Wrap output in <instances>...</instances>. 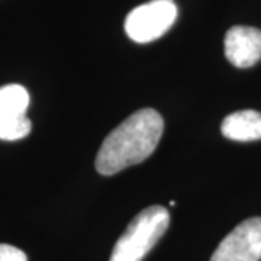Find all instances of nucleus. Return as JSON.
<instances>
[{
	"mask_svg": "<svg viewBox=\"0 0 261 261\" xmlns=\"http://www.w3.org/2000/svg\"><path fill=\"white\" fill-rule=\"evenodd\" d=\"M29 93L20 84L0 87V140H22L32 129L27 116Z\"/></svg>",
	"mask_w": 261,
	"mask_h": 261,
	"instance_id": "4",
	"label": "nucleus"
},
{
	"mask_svg": "<svg viewBox=\"0 0 261 261\" xmlns=\"http://www.w3.org/2000/svg\"><path fill=\"white\" fill-rule=\"evenodd\" d=\"M225 138L240 142L261 140V113L257 111H240L228 115L221 125Z\"/></svg>",
	"mask_w": 261,
	"mask_h": 261,
	"instance_id": "7",
	"label": "nucleus"
},
{
	"mask_svg": "<svg viewBox=\"0 0 261 261\" xmlns=\"http://www.w3.org/2000/svg\"><path fill=\"white\" fill-rule=\"evenodd\" d=\"M225 57L238 68H248L261 60V31L232 27L225 35Z\"/></svg>",
	"mask_w": 261,
	"mask_h": 261,
	"instance_id": "6",
	"label": "nucleus"
},
{
	"mask_svg": "<svg viewBox=\"0 0 261 261\" xmlns=\"http://www.w3.org/2000/svg\"><path fill=\"white\" fill-rule=\"evenodd\" d=\"M0 261H28L27 254L9 244H0Z\"/></svg>",
	"mask_w": 261,
	"mask_h": 261,
	"instance_id": "8",
	"label": "nucleus"
},
{
	"mask_svg": "<svg viewBox=\"0 0 261 261\" xmlns=\"http://www.w3.org/2000/svg\"><path fill=\"white\" fill-rule=\"evenodd\" d=\"M176 18L177 6L173 0H151L130 10L125 19V31L132 41L147 44L163 37Z\"/></svg>",
	"mask_w": 261,
	"mask_h": 261,
	"instance_id": "3",
	"label": "nucleus"
},
{
	"mask_svg": "<svg viewBox=\"0 0 261 261\" xmlns=\"http://www.w3.org/2000/svg\"><path fill=\"white\" fill-rule=\"evenodd\" d=\"M261 218L245 219L225 237L211 261H260Z\"/></svg>",
	"mask_w": 261,
	"mask_h": 261,
	"instance_id": "5",
	"label": "nucleus"
},
{
	"mask_svg": "<svg viewBox=\"0 0 261 261\" xmlns=\"http://www.w3.org/2000/svg\"><path fill=\"white\" fill-rule=\"evenodd\" d=\"M170 214L164 206H148L137 215L116 241L109 261H142L167 231Z\"/></svg>",
	"mask_w": 261,
	"mask_h": 261,
	"instance_id": "2",
	"label": "nucleus"
},
{
	"mask_svg": "<svg viewBox=\"0 0 261 261\" xmlns=\"http://www.w3.org/2000/svg\"><path fill=\"white\" fill-rule=\"evenodd\" d=\"M164 129L163 118L154 109L132 113L105 138L96 155V170L113 176L121 170L147 160L157 148Z\"/></svg>",
	"mask_w": 261,
	"mask_h": 261,
	"instance_id": "1",
	"label": "nucleus"
}]
</instances>
